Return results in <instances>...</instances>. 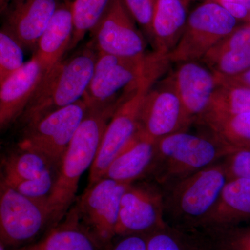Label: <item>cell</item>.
<instances>
[{
	"label": "cell",
	"instance_id": "1",
	"mask_svg": "<svg viewBox=\"0 0 250 250\" xmlns=\"http://www.w3.org/2000/svg\"><path fill=\"white\" fill-rule=\"evenodd\" d=\"M123 100L121 97L107 106L88 110L72 138L47 200L53 226L65 217L75 200L81 177L93 165L108 122Z\"/></svg>",
	"mask_w": 250,
	"mask_h": 250
},
{
	"label": "cell",
	"instance_id": "2",
	"mask_svg": "<svg viewBox=\"0 0 250 250\" xmlns=\"http://www.w3.org/2000/svg\"><path fill=\"white\" fill-rule=\"evenodd\" d=\"M181 131L156 141L149 175L164 188L223 161L236 147L213 131Z\"/></svg>",
	"mask_w": 250,
	"mask_h": 250
},
{
	"label": "cell",
	"instance_id": "3",
	"mask_svg": "<svg viewBox=\"0 0 250 250\" xmlns=\"http://www.w3.org/2000/svg\"><path fill=\"white\" fill-rule=\"evenodd\" d=\"M98 52L92 42L44 74L20 118L24 128L83 98L93 77Z\"/></svg>",
	"mask_w": 250,
	"mask_h": 250
},
{
	"label": "cell",
	"instance_id": "4",
	"mask_svg": "<svg viewBox=\"0 0 250 250\" xmlns=\"http://www.w3.org/2000/svg\"><path fill=\"white\" fill-rule=\"evenodd\" d=\"M167 56L152 51L137 57L99 53L83 100L89 109L114 103L149 81L157 82L168 70Z\"/></svg>",
	"mask_w": 250,
	"mask_h": 250
},
{
	"label": "cell",
	"instance_id": "5",
	"mask_svg": "<svg viewBox=\"0 0 250 250\" xmlns=\"http://www.w3.org/2000/svg\"><path fill=\"white\" fill-rule=\"evenodd\" d=\"M228 180L223 160L162 188L165 216L188 225H205Z\"/></svg>",
	"mask_w": 250,
	"mask_h": 250
},
{
	"label": "cell",
	"instance_id": "6",
	"mask_svg": "<svg viewBox=\"0 0 250 250\" xmlns=\"http://www.w3.org/2000/svg\"><path fill=\"white\" fill-rule=\"evenodd\" d=\"M52 228L47 202L29 198L0 182V244L18 249Z\"/></svg>",
	"mask_w": 250,
	"mask_h": 250
},
{
	"label": "cell",
	"instance_id": "7",
	"mask_svg": "<svg viewBox=\"0 0 250 250\" xmlns=\"http://www.w3.org/2000/svg\"><path fill=\"white\" fill-rule=\"evenodd\" d=\"M238 25L221 5L205 0L189 14L182 38L168 58L171 63L201 61Z\"/></svg>",
	"mask_w": 250,
	"mask_h": 250
},
{
	"label": "cell",
	"instance_id": "8",
	"mask_svg": "<svg viewBox=\"0 0 250 250\" xmlns=\"http://www.w3.org/2000/svg\"><path fill=\"white\" fill-rule=\"evenodd\" d=\"M88 108L83 99L47 115L23 129L18 147L47 158L57 168Z\"/></svg>",
	"mask_w": 250,
	"mask_h": 250
},
{
	"label": "cell",
	"instance_id": "9",
	"mask_svg": "<svg viewBox=\"0 0 250 250\" xmlns=\"http://www.w3.org/2000/svg\"><path fill=\"white\" fill-rule=\"evenodd\" d=\"M193 123L169 73L158 81L145 96L140 111L138 133L157 141L188 131Z\"/></svg>",
	"mask_w": 250,
	"mask_h": 250
},
{
	"label": "cell",
	"instance_id": "10",
	"mask_svg": "<svg viewBox=\"0 0 250 250\" xmlns=\"http://www.w3.org/2000/svg\"><path fill=\"white\" fill-rule=\"evenodd\" d=\"M157 82L149 81L131 93L126 94L116 108L108 122L98 154L90 167L88 186L103 178L110 164L137 134L143 100Z\"/></svg>",
	"mask_w": 250,
	"mask_h": 250
},
{
	"label": "cell",
	"instance_id": "11",
	"mask_svg": "<svg viewBox=\"0 0 250 250\" xmlns=\"http://www.w3.org/2000/svg\"><path fill=\"white\" fill-rule=\"evenodd\" d=\"M127 187L103 177L88 186L75 205L81 222L103 249L116 236L121 199Z\"/></svg>",
	"mask_w": 250,
	"mask_h": 250
},
{
	"label": "cell",
	"instance_id": "12",
	"mask_svg": "<svg viewBox=\"0 0 250 250\" xmlns=\"http://www.w3.org/2000/svg\"><path fill=\"white\" fill-rule=\"evenodd\" d=\"M166 226L162 187L154 181L128 185L121 199L116 236L152 233Z\"/></svg>",
	"mask_w": 250,
	"mask_h": 250
},
{
	"label": "cell",
	"instance_id": "13",
	"mask_svg": "<svg viewBox=\"0 0 250 250\" xmlns=\"http://www.w3.org/2000/svg\"><path fill=\"white\" fill-rule=\"evenodd\" d=\"M1 182L37 201L52 193L59 169L39 153L18 147L1 160Z\"/></svg>",
	"mask_w": 250,
	"mask_h": 250
},
{
	"label": "cell",
	"instance_id": "14",
	"mask_svg": "<svg viewBox=\"0 0 250 250\" xmlns=\"http://www.w3.org/2000/svg\"><path fill=\"white\" fill-rule=\"evenodd\" d=\"M93 44L99 53L137 57L147 53V42L123 0H114L93 31Z\"/></svg>",
	"mask_w": 250,
	"mask_h": 250
},
{
	"label": "cell",
	"instance_id": "15",
	"mask_svg": "<svg viewBox=\"0 0 250 250\" xmlns=\"http://www.w3.org/2000/svg\"><path fill=\"white\" fill-rule=\"evenodd\" d=\"M176 64L171 77L187 113L197 124L208 111L218 76L200 61Z\"/></svg>",
	"mask_w": 250,
	"mask_h": 250
},
{
	"label": "cell",
	"instance_id": "16",
	"mask_svg": "<svg viewBox=\"0 0 250 250\" xmlns=\"http://www.w3.org/2000/svg\"><path fill=\"white\" fill-rule=\"evenodd\" d=\"M60 4L59 0H11L3 12L4 26L24 48L35 51Z\"/></svg>",
	"mask_w": 250,
	"mask_h": 250
},
{
	"label": "cell",
	"instance_id": "17",
	"mask_svg": "<svg viewBox=\"0 0 250 250\" xmlns=\"http://www.w3.org/2000/svg\"><path fill=\"white\" fill-rule=\"evenodd\" d=\"M45 70L35 55L0 83V128L20 119L34 96Z\"/></svg>",
	"mask_w": 250,
	"mask_h": 250
},
{
	"label": "cell",
	"instance_id": "18",
	"mask_svg": "<svg viewBox=\"0 0 250 250\" xmlns=\"http://www.w3.org/2000/svg\"><path fill=\"white\" fill-rule=\"evenodd\" d=\"M200 62L225 77L236 76L250 68V22L238 24Z\"/></svg>",
	"mask_w": 250,
	"mask_h": 250
},
{
	"label": "cell",
	"instance_id": "19",
	"mask_svg": "<svg viewBox=\"0 0 250 250\" xmlns=\"http://www.w3.org/2000/svg\"><path fill=\"white\" fill-rule=\"evenodd\" d=\"M190 0H156L149 42L153 51L167 56L182 38L188 18Z\"/></svg>",
	"mask_w": 250,
	"mask_h": 250
},
{
	"label": "cell",
	"instance_id": "20",
	"mask_svg": "<svg viewBox=\"0 0 250 250\" xmlns=\"http://www.w3.org/2000/svg\"><path fill=\"white\" fill-rule=\"evenodd\" d=\"M73 30L72 1L64 0L54 13L34 51V55L45 71L62 60L64 54L69 50Z\"/></svg>",
	"mask_w": 250,
	"mask_h": 250
},
{
	"label": "cell",
	"instance_id": "21",
	"mask_svg": "<svg viewBox=\"0 0 250 250\" xmlns=\"http://www.w3.org/2000/svg\"><path fill=\"white\" fill-rule=\"evenodd\" d=\"M156 141L137 132L108 166L103 177L129 185L149 174L154 164Z\"/></svg>",
	"mask_w": 250,
	"mask_h": 250
},
{
	"label": "cell",
	"instance_id": "22",
	"mask_svg": "<svg viewBox=\"0 0 250 250\" xmlns=\"http://www.w3.org/2000/svg\"><path fill=\"white\" fill-rule=\"evenodd\" d=\"M81 222L76 206L72 207L40 241L10 250H103Z\"/></svg>",
	"mask_w": 250,
	"mask_h": 250
},
{
	"label": "cell",
	"instance_id": "23",
	"mask_svg": "<svg viewBox=\"0 0 250 250\" xmlns=\"http://www.w3.org/2000/svg\"><path fill=\"white\" fill-rule=\"evenodd\" d=\"M250 220V180H228L205 225L225 227Z\"/></svg>",
	"mask_w": 250,
	"mask_h": 250
},
{
	"label": "cell",
	"instance_id": "24",
	"mask_svg": "<svg viewBox=\"0 0 250 250\" xmlns=\"http://www.w3.org/2000/svg\"><path fill=\"white\" fill-rule=\"evenodd\" d=\"M218 85L213 93L208 111L197 124L208 116L250 112V87L234 83L225 77L218 76Z\"/></svg>",
	"mask_w": 250,
	"mask_h": 250
},
{
	"label": "cell",
	"instance_id": "25",
	"mask_svg": "<svg viewBox=\"0 0 250 250\" xmlns=\"http://www.w3.org/2000/svg\"><path fill=\"white\" fill-rule=\"evenodd\" d=\"M113 1L114 0L72 1L74 30L69 50L76 47L84 39L85 34L93 30L107 12Z\"/></svg>",
	"mask_w": 250,
	"mask_h": 250
},
{
	"label": "cell",
	"instance_id": "26",
	"mask_svg": "<svg viewBox=\"0 0 250 250\" xmlns=\"http://www.w3.org/2000/svg\"><path fill=\"white\" fill-rule=\"evenodd\" d=\"M198 125L213 131L234 146L250 141V112L208 116Z\"/></svg>",
	"mask_w": 250,
	"mask_h": 250
},
{
	"label": "cell",
	"instance_id": "27",
	"mask_svg": "<svg viewBox=\"0 0 250 250\" xmlns=\"http://www.w3.org/2000/svg\"><path fill=\"white\" fill-rule=\"evenodd\" d=\"M24 47L3 26L0 31V83L24 65Z\"/></svg>",
	"mask_w": 250,
	"mask_h": 250
},
{
	"label": "cell",
	"instance_id": "28",
	"mask_svg": "<svg viewBox=\"0 0 250 250\" xmlns=\"http://www.w3.org/2000/svg\"><path fill=\"white\" fill-rule=\"evenodd\" d=\"M135 22L142 29L150 41L152 22L156 0H123Z\"/></svg>",
	"mask_w": 250,
	"mask_h": 250
},
{
	"label": "cell",
	"instance_id": "29",
	"mask_svg": "<svg viewBox=\"0 0 250 250\" xmlns=\"http://www.w3.org/2000/svg\"><path fill=\"white\" fill-rule=\"evenodd\" d=\"M229 180L246 179L250 180V150L243 148L236 149L223 159Z\"/></svg>",
	"mask_w": 250,
	"mask_h": 250
},
{
	"label": "cell",
	"instance_id": "30",
	"mask_svg": "<svg viewBox=\"0 0 250 250\" xmlns=\"http://www.w3.org/2000/svg\"><path fill=\"white\" fill-rule=\"evenodd\" d=\"M146 250H184L179 238L167 231V226L151 233L147 238Z\"/></svg>",
	"mask_w": 250,
	"mask_h": 250
},
{
	"label": "cell",
	"instance_id": "31",
	"mask_svg": "<svg viewBox=\"0 0 250 250\" xmlns=\"http://www.w3.org/2000/svg\"><path fill=\"white\" fill-rule=\"evenodd\" d=\"M218 3L238 22H250V0H212Z\"/></svg>",
	"mask_w": 250,
	"mask_h": 250
},
{
	"label": "cell",
	"instance_id": "32",
	"mask_svg": "<svg viewBox=\"0 0 250 250\" xmlns=\"http://www.w3.org/2000/svg\"><path fill=\"white\" fill-rule=\"evenodd\" d=\"M147 238L141 235L123 236L110 250H146Z\"/></svg>",
	"mask_w": 250,
	"mask_h": 250
},
{
	"label": "cell",
	"instance_id": "33",
	"mask_svg": "<svg viewBox=\"0 0 250 250\" xmlns=\"http://www.w3.org/2000/svg\"><path fill=\"white\" fill-rule=\"evenodd\" d=\"M225 78L231 81V82H234V83L246 85V86L250 87V68L247 70L246 71L243 72V73L236 75V76L225 77Z\"/></svg>",
	"mask_w": 250,
	"mask_h": 250
},
{
	"label": "cell",
	"instance_id": "34",
	"mask_svg": "<svg viewBox=\"0 0 250 250\" xmlns=\"http://www.w3.org/2000/svg\"><path fill=\"white\" fill-rule=\"evenodd\" d=\"M240 246L241 250H250V229L241 238Z\"/></svg>",
	"mask_w": 250,
	"mask_h": 250
},
{
	"label": "cell",
	"instance_id": "35",
	"mask_svg": "<svg viewBox=\"0 0 250 250\" xmlns=\"http://www.w3.org/2000/svg\"><path fill=\"white\" fill-rule=\"evenodd\" d=\"M11 0H0V8H1V13L4 12L8 5L11 2Z\"/></svg>",
	"mask_w": 250,
	"mask_h": 250
},
{
	"label": "cell",
	"instance_id": "36",
	"mask_svg": "<svg viewBox=\"0 0 250 250\" xmlns=\"http://www.w3.org/2000/svg\"><path fill=\"white\" fill-rule=\"evenodd\" d=\"M235 147L243 148V149H250V141H246V142L240 143V144L235 146Z\"/></svg>",
	"mask_w": 250,
	"mask_h": 250
},
{
	"label": "cell",
	"instance_id": "37",
	"mask_svg": "<svg viewBox=\"0 0 250 250\" xmlns=\"http://www.w3.org/2000/svg\"><path fill=\"white\" fill-rule=\"evenodd\" d=\"M190 1H192V0H190Z\"/></svg>",
	"mask_w": 250,
	"mask_h": 250
}]
</instances>
